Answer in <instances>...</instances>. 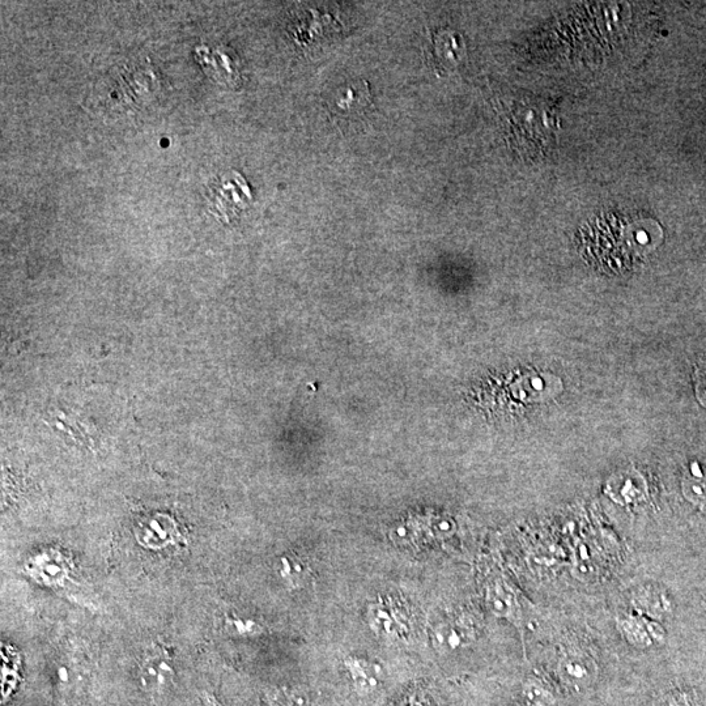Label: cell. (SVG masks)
Returning a JSON list of instances; mask_svg holds the SVG:
<instances>
[{"label":"cell","mask_w":706,"mask_h":706,"mask_svg":"<svg viewBox=\"0 0 706 706\" xmlns=\"http://www.w3.org/2000/svg\"><path fill=\"white\" fill-rule=\"evenodd\" d=\"M156 87H159V82L150 67H116L96 84L91 101L106 116L118 117L140 112L144 106L151 104Z\"/></svg>","instance_id":"cell-1"},{"label":"cell","mask_w":706,"mask_h":706,"mask_svg":"<svg viewBox=\"0 0 706 706\" xmlns=\"http://www.w3.org/2000/svg\"><path fill=\"white\" fill-rule=\"evenodd\" d=\"M367 623L378 639L386 642H406L415 631L411 607L394 595H380L367 607Z\"/></svg>","instance_id":"cell-2"},{"label":"cell","mask_w":706,"mask_h":706,"mask_svg":"<svg viewBox=\"0 0 706 706\" xmlns=\"http://www.w3.org/2000/svg\"><path fill=\"white\" fill-rule=\"evenodd\" d=\"M207 199L211 211L225 223H231L248 210L252 203V191L244 177L231 172L224 174L208 187Z\"/></svg>","instance_id":"cell-3"},{"label":"cell","mask_w":706,"mask_h":706,"mask_svg":"<svg viewBox=\"0 0 706 706\" xmlns=\"http://www.w3.org/2000/svg\"><path fill=\"white\" fill-rule=\"evenodd\" d=\"M556 676L565 690L572 692L588 690L597 680V661L588 650L565 649L557 661Z\"/></svg>","instance_id":"cell-4"},{"label":"cell","mask_w":706,"mask_h":706,"mask_svg":"<svg viewBox=\"0 0 706 706\" xmlns=\"http://www.w3.org/2000/svg\"><path fill=\"white\" fill-rule=\"evenodd\" d=\"M139 679L143 690L151 696H163L176 682V667L164 649H148L140 661Z\"/></svg>","instance_id":"cell-5"},{"label":"cell","mask_w":706,"mask_h":706,"mask_svg":"<svg viewBox=\"0 0 706 706\" xmlns=\"http://www.w3.org/2000/svg\"><path fill=\"white\" fill-rule=\"evenodd\" d=\"M478 622L469 612H459L441 620L433 627L432 641L435 649L444 652L466 649L478 637Z\"/></svg>","instance_id":"cell-6"},{"label":"cell","mask_w":706,"mask_h":706,"mask_svg":"<svg viewBox=\"0 0 706 706\" xmlns=\"http://www.w3.org/2000/svg\"><path fill=\"white\" fill-rule=\"evenodd\" d=\"M616 628L623 639L636 649H656L666 642V631L662 624L635 611L618 616Z\"/></svg>","instance_id":"cell-7"},{"label":"cell","mask_w":706,"mask_h":706,"mask_svg":"<svg viewBox=\"0 0 706 706\" xmlns=\"http://www.w3.org/2000/svg\"><path fill=\"white\" fill-rule=\"evenodd\" d=\"M632 611L648 618L663 622L673 615L674 603L669 591L658 584L640 585L631 594Z\"/></svg>","instance_id":"cell-8"},{"label":"cell","mask_w":706,"mask_h":706,"mask_svg":"<svg viewBox=\"0 0 706 706\" xmlns=\"http://www.w3.org/2000/svg\"><path fill=\"white\" fill-rule=\"evenodd\" d=\"M487 605L489 610L497 616L522 628L523 607L522 598L517 590L504 578H496L487 586Z\"/></svg>","instance_id":"cell-9"},{"label":"cell","mask_w":706,"mask_h":706,"mask_svg":"<svg viewBox=\"0 0 706 706\" xmlns=\"http://www.w3.org/2000/svg\"><path fill=\"white\" fill-rule=\"evenodd\" d=\"M343 665L357 695H372L384 680L382 667L367 657L348 656L344 658Z\"/></svg>","instance_id":"cell-10"},{"label":"cell","mask_w":706,"mask_h":706,"mask_svg":"<svg viewBox=\"0 0 706 706\" xmlns=\"http://www.w3.org/2000/svg\"><path fill=\"white\" fill-rule=\"evenodd\" d=\"M275 571L279 580L291 590L304 588L313 573L309 560L299 554L280 556Z\"/></svg>","instance_id":"cell-11"},{"label":"cell","mask_w":706,"mask_h":706,"mask_svg":"<svg viewBox=\"0 0 706 706\" xmlns=\"http://www.w3.org/2000/svg\"><path fill=\"white\" fill-rule=\"evenodd\" d=\"M136 537L143 546L156 550L172 544L176 537V530L172 522L164 520V517H156L140 523L136 530Z\"/></svg>","instance_id":"cell-12"},{"label":"cell","mask_w":706,"mask_h":706,"mask_svg":"<svg viewBox=\"0 0 706 706\" xmlns=\"http://www.w3.org/2000/svg\"><path fill=\"white\" fill-rule=\"evenodd\" d=\"M522 700L527 706H554L557 693L543 676L531 675L522 684Z\"/></svg>","instance_id":"cell-13"},{"label":"cell","mask_w":706,"mask_h":706,"mask_svg":"<svg viewBox=\"0 0 706 706\" xmlns=\"http://www.w3.org/2000/svg\"><path fill=\"white\" fill-rule=\"evenodd\" d=\"M225 629L229 635L236 637H255L265 632V628L258 620L237 614L227 615Z\"/></svg>","instance_id":"cell-14"},{"label":"cell","mask_w":706,"mask_h":706,"mask_svg":"<svg viewBox=\"0 0 706 706\" xmlns=\"http://www.w3.org/2000/svg\"><path fill=\"white\" fill-rule=\"evenodd\" d=\"M610 489L612 493L618 491L614 495L615 500H623L622 503L625 504L635 503L641 495L640 480L632 475L620 476L618 480L610 483Z\"/></svg>","instance_id":"cell-15"},{"label":"cell","mask_w":706,"mask_h":706,"mask_svg":"<svg viewBox=\"0 0 706 706\" xmlns=\"http://www.w3.org/2000/svg\"><path fill=\"white\" fill-rule=\"evenodd\" d=\"M269 706H312L309 696L299 688H278L269 697Z\"/></svg>","instance_id":"cell-16"},{"label":"cell","mask_w":706,"mask_h":706,"mask_svg":"<svg viewBox=\"0 0 706 706\" xmlns=\"http://www.w3.org/2000/svg\"><path fill=\"white\" fill-rule=\"evenodd\" d=\"M657 706H700V703L691 691L674 690L667 692Z\"/></svg>","instance_id":"cell-17"},{"label":"cell","mask_w":706,"mask_h":706,"mask_svg":"<svg viewBox=\"0 0 706 706\" xmlns=\"http://www.w3.org/2000/svg\"><path fill=\"white\" fill-rule=\"evenodd\" d=\"M695 382L697 399L706 407V367L696 369Z\"/></svg>","instance_id":"cell-18"},{"label":"cell","mask_w":706,"mask_h":706,"mask_svg":"<svg viewBox=\"0 0 706 706\" xmlns=\"http://www.w3.org/2000/svg\"><path fill=\"white\" fill-rule=\"evenodd\" d=\"M204 705L206 706H220L218 699L215 696L207 695L204 696Z\"/></svg>","instance_id":"cell-19"}]
</instances>
